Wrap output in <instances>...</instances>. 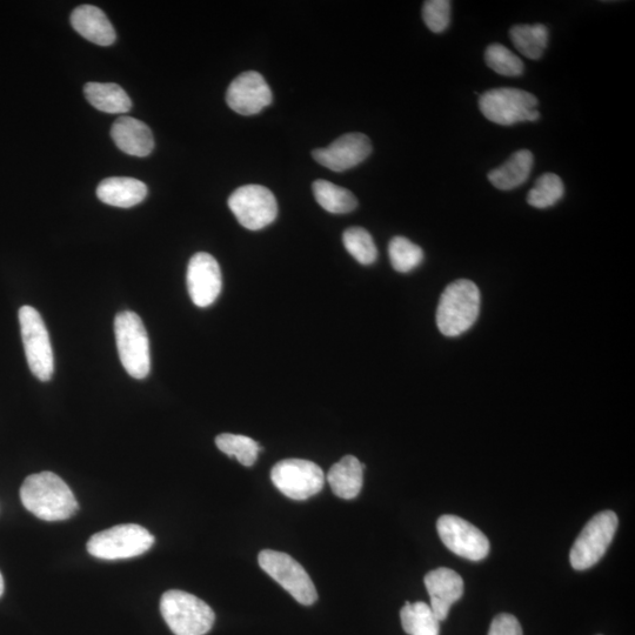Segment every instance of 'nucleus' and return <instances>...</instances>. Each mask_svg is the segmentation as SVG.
<instances>
[{
  "label": "nucleus",
  "mask_w": 635,
  "mask_h": 635,
  "mask_svg": "<svg viewBox=\"0 0 635 635\" xmlns=\"http://www.w3.org/2000/svg\"><path fill=\"white\" fill-rule=\"evenodd\" d=\"M26 510L45 521L66 520L78 511L75 494L68 484L52 472L32 474L20 489Z\"/></svg>",
  "instance_id": "obj_1"
},
{
  "label": "nucleus",
  "mask_w": 635,
  "mask_h": 635,
  "mask_svg": "<svg viewBox=\"0 0 635 635\" xmlns=\"http://www.w3.org/2000/svg\"><path fill=\"white\" fill-rule=\"evenodd\" d=\"M480 291L467 279H458L441 294L437 325L446 337H458L476 324L480 312Z\"/></svg>",
  "instance_id": "obj_2"
},
{
  "label": "nucleus",
  "mask_w": 635,
  "mask_h": 635,
  "mask_svg": "<svg viewBox=\"0 0 635 635\" xmlns=\"http://www.w3.org/2000/svg\"><path fill=\"white\" fill-rule=\"evenodd\" d=\"M160 612L176 635H205L215 625L216 614L193 594L171 590L160 599Z\"/></svg>",
  "instance_id": "obj_3"
},
{
  "label": "nucleus",
  "mask_w": 635,
  "mask_h": 635,
  "mask_svg": "<svg viewBox=\"0 0 635 635\" xmlns=\"http://www.w3.org/2000/svg\"><path fill=\"white\" fill-rule=\"evenodd\" d=\"M120 362L132 378L144 379L151 370L149 337L138 314L125 311L115 320Z\"/></svg>",
  "instance_id": "obj_4"
},
{
  "label": "nucleus",
  "mask_w": 635,
  "mask_h": 635,
  "mask_svg": "<svg viewBox=\"0 0 635 635\" xmlns=\"http://www.w3.org/2000/svg\"><path fill=\"white\" fill-rule=\"evenodd\" d=\"M479 108L487 120L501 126L537 122L540 117L537 97L520 89L486 91L479 98Z\"/></svg>",
  "instance_id": "obj_5"
},
{
  "label": "nucleus",
  "mask_w": 635,
  "mask_h": 635,
  "mask_svg": "<svg viewBox=\"0 0 635 635\" xmlns=\"http://www.w3.org/2000/svg\"><path fill=\"white\" fill-rule=\"evenodd\" d=\"M155 544V537L143 526L119 525L99 532L88 543L92 557L103 560L130 559L142 556Z\"/></svg>",
  "instance_id": "obj_6"
},
{
  "label": "nucleus",
  "mask_w": 635,
  "mask_h": 635,
  "mask_svg": "<svg viewBox=\"0 0 635 635\" xmlns=\"http://www.w3.org/2000/svg\"><path fill=\"white\" fill-rule=\"evenodd\" d=\"M618 524V516L613 511L600 512L588 521L571 550L574 570L585 571L598 564L610 547Z\"/></svg>",
  "instance_id": "obj_7"
},
{
  "label": "nucleus",
  "mask_w": 635,
  "mask_h": 635,
  "mask_svg": "<svg viewBox=\"0 0 635 635\" xmlns=\"http://www.w3.org/2000/svg\"><path fill=\"white\" fill-rule=\"evenodd\" d=\"M259 566L289 592L299 604L311 606L316 603L318 593L309 573L289 554L265 550L259 553Z\"/></svg>",
  "instance_id": "obj_8"
},
{
  "label": "nucleus",
  "mask_w": 635,
  "mask_h": 635,
  "mask_svg": "<svg viewBox=\"0 0 635 635\" xmlns=\"http://www.w3.org/2000/svg\"><path fill=\"white\" fill-rule=\"evenodd\" d=\"M20 331L30 370L42 381H49L55 371L48 329L36 309L23 306L19 310Z\"/></svg>",
  "instance_id": "obj_9"
},
{
  "label": "nucleus",
  "mask_w": 635,
  "mask_h": 635,
  "mask_svg": "<svg viewBox=\"0 0 635 635\" xmlns=\"http://www.w3.org/2000/svg\"><path fill=\"white\" fill-rule=\"evenodd\" d=\"M271 480L287 498L306 500L323 490L325 474L310 460L285 459L273 466Z\"/></svg>",
  "instance_id": "obj_10"
},
{
  "label": "nucleus",
  "mask_w": 635,
  "mask_h": 635,
  "mask_svg": "<svg viewBox=\"0 0 635 635\" xmlns=\"http://www.w3.org/2000/svg\"><path fill=\"white\" fill-rule=\"evenodd\" d=\"M229 207L240 225L258 231L271 225L278 216V203L273 193L262 185H245L232 193Z\"/></svg>",
  "instance_id": "obj_11"
},
{
  "label": "nucleus",
  "mask_w": 635,
  "mask_h": 635,
  "mask_svg": "<svg viewBox=\"0 0 635 635\" xmlns=\"http://www.w3.org/2000/svg\"><path fill=\"white\" fill-rule=\"evenodd\" d=\"M437 530L444 545L457 556L472 561L489 556V539L469 521L447 514L438 519Z\"/></svg>",
  "instance_id": "obj_12"
},
{
  "label": "nucleus",
  "mask_w": 635,
  "mask_h": 635,
  "mask_svg": "<svg viewBox=\"0 0 635 635\" xmlns=\"http://www.w3.org/2000/svg\"><path fill=\"white\" fill-rule=\"evenodd\" d=\"M186 283L193 304L207 307L215 303L223 287L216 258L205 252L195 254L187 266Z\"/></svg>",
  "instance_id": "obj_13"
},
{
  "label": "nucleus",
  "mask_w": 635,
  "mask_h": 635,
  "mask_svg": "<svg viewBox=\"0 0 635 635\" xmlns=\"http://www.w3.org/2000/svg\"><path fill=\"white\" fill-rule=\"evenodd\" d=\"M372 144L363 133H349L312 152L314 160L334 172H344L362 164L370 157Z\"/></svg>",
  "instance_id": "obj_14"
},
{
  "label": "nucleus",
  "mask_w": 635,
  "mask_h": 635,
  "mask_svg": "<svg viewBox=\"0 0 635 635\" xmlns=\"http://www.w3.org/2000/svg\"><path fill=\"white\" fill-rule=\"evenodd\" d=\"M226 102L239 115L253 116L272 103V91L260 73L247 71L233 80Z\"/></svg>",
  "instance_id": "obj_15"
},
{
  "label": "nucleus",
  "mask_w": 635,
  "mask_h": 635,
  "mask_svg": "<svg viewBox=\"0 0 635 635\" xmlns=\"http://www.w3.org/2000/svg\"><path fill=\"white\" fill-rule=\"evenodd\" d=\"M424 581L431 610L441 623L449 616L452 605L463 597L464 580L450 568L440 567L427 573Z\"/></svg>",
  "instance_id": "obj_16"
},
{
  "label": "nucleus",
  "mask_w": 635,
  "mask_h": 635,
  "mask_svg": "<svg viewBox=\"0 0 635 635\" xmlns=\"http://www.w3.org/2000/svg\"><path fill=\"white\" fill-rule=\"evenodd\" d=\"M111 137L126 155L146 157L155 149V138L150 127L136 118H118L112 125Z\"/></svg>",
  "instance_id": "obj_17"
},
{
  "label": "nucleus",
  "mask_w": 635,
  "mask_h": 635,
  "mask_svg": "<svg viewBox=\"0 0 635 635\" xmlns=\"http://www.w3.org/2000/svg\"><path fill=\"white\" fill-rule=\"evenodd\" d=\"M71 24L80 36L99 46L116 42V30L103 10L93 5L79 6L71 15Z\"/></svg>",
  "instance_id": "obj_18"
},
{
  "label": "nucleus",
  "mask_w": 635,
  "mask_h": 635,
  "mask_svg": "<svg viewBox=\"0 0 635 635\" xmlns=\"http://www.w3.org/2000/svg\"><path fill=\"white\" fill-rule=\"evenodd\" d=\"M146 196L147 186L135 178H108L97 187V197L104 204L122 207V209H129L142 203Z\"/></svg>",
  "instance_id": "obj_19"
},
{
  "label": "nucleus",
  "mask_w": 635,
  "mask_h": 635,
  "mask_svg": "<svg viewBox=\"0 0 635 635\" xmlns=\"http://www.w3.org/2000/svg\"><path fill=\"white\" fill-rule=\"evenodd\" d=\"M365 465L353 456H346L331 467L327 483L337 497L351 500L359 496L364 484Z\"/></svg>",
  "instance_id": "obj_20"
},
{
  "label": "nucleus",
  "mask_w": 635,
  "mask_h": 635,
  "mask_svg": "<svg viewBox=\"0 0 635 635\" xmlns=\"http://www.w3.org/2000/svg\"><path fill=\"white\" fill-rule=\"evenodd\" d=\"M533 153L528 150L514 152L507 162L489 173V180L501 191H510L523 185L533 169Z\"/></svg>",
  "instance_id": "obj_21"
},
{
  "label": "nucleus",
  "mask_w": 635,
  "mask_h": 635,
  "mask_svg": "<svg viewBox=\"0 0 635 635\" xmlns=\"http://www.w3.org/2000/svg\"><path fill=\"white\" fill-rule=\"evenodd\" d=\"M84 95L93 108L112 115L129 112L132 108L130 97L118 84L88 83L84 86Z\"/></svg>",
  "instance_id": "obj_22"
},
{
  "label": "nucleus",
  "mask_w": 635,
  "mask_h": 635,
  "mask_svg": "<svg viewBox=\"0 0 635 635\" xmlns=\"http://www.w3.org/2000/svg\"><path fill=\"white\" fill-rule=\"evenodd\" d=\"M312 189L318 204L333 215H344L357 209V198L342 186L327 180H317L313 183Z\"/></svg>",
  "instance_id": "obj_23"
},
{
  "label": "nucleus",
  "mask_w": 635,
  "mask_h": 635,
  "mask_svg": "<svg viewBox=\"0 0 635 635\" xmlns=\"http://www.w3.org/2000/svg\"><path fill=\"white\" fill-rule=\"evenodd\" d=\"M401 626L410 635H439L440 621L434 616L430 605L409 601L400 611Z\"/></svg>",
  "instance_id": "obj_24"
},
{
  "label": "nucleus",
  "mask_w": 635,
  "mask_h": 635,
  "mask_svg": "<svg viewBox=\"0 0 635 635\" xmlns=\"http://www.w3.org/2000/svg\"><path fill=\"white\" fill-rule=\"evenodd\" d=\"M514 48L528 59L538 60L544 55L548 43V30L543 24L516 25L510 31Z\"/></svg>",
  "instance_id": "obj_25"
},
{
  "label": "nucleus",
  "mask_w": 635,
  "mask_h": 635,
  "mask_svg": "<svg viewBox=\"0 0 635 635\" xmlns=\"http://www.w3.org/2000/svg\"><path fill=\"white\" fill-rule=\"evenodd\" d=\"M216 445L220 451L229 457L237 458L239 463L246 467L256 464L258 454L263 450L256 440L232 433L220 434L216 438Z\"/></svg>",
  "instance_id": "obj_26"
},
{
  "label": "nucleus",
  "mask_w": 635,
  "mask_h": 635,
  "mask_svg": "<svg viewBox=\"0 0 635 635\" xmlns=\"http://www.w3.org/2000/svg\"><path fill=\"white\" fill-rule=\"evenodd\" d=\"M565 195L563 180L554 173H544L537 179L527 196V203L536 209H548L556 205Z\"/></svg>",
  "instance_id": "obj_27"
},
{
  "label": "nucleus",
  "mask_w": 635,
  "mask_h": 635,
  "mask_svg": "<svg viewBox=\"0 0 635 635\" xmlns=\"http://www.w3.org/2000/svg\"><path fill=\"white\" fill-rule=\"evenodd\" d=\"M347 252L362 265H372L378 258V250L369 231L362 227H351L343 236Z\"/></svg>",
  "instance_id": "obj_28"
},
{
  "label": "nucleus",
  "mask_w": 635,
  "mask_h": 635,
  "mask_svg": "<svg viewBox=\"0 0 635 635\" xmlns=\"http://www.w3.org/2000/svg\"><path fill=\"white\" fill-rule=\"evenodd\" d=\"M389 256L393 269L409 273L423 263L424 252L417 244L405 237H396L389 245Z\"/></svg>",
  "instance_id": "obj_29"
},
{
  "label": "nucleus",
  "mask_w": 635,
  "mask_h": 635,
  "mask_svg": "<svg viewBox=\"0 0 635 635\" xmlns=\"http://www.w3.org/2000/svg\"><path fill=\"white\" fill-rule=\"evenodd\" d=\"M485 62L491 70L501 76L518 77L524 72L521 59L501 44H492L486 49Z\"/></svg>",
  "instance_id": "obj_30"
},
{
  "label": "nucleus",
  "mask_w": 635,
  "mask_h": 635,
  "mask_svg": "<svg viewBox=\"0 0 635 635\" xmlns=\"http://www.w3.org/2000/svg\"><path fill=\"white\" fill-rule=\"evenodd\" d=\"M424 22L432 32H444L451 23V2L449 0H429L423 6Z\"/></svg>",
  "instance_id": "obj_31"
},
{
  "label": "nucleus",
  "mask_w": 635,
  "mask_h": 635,
  "mask_svg": "<svg viewBox=\"0 0 635 635\" xmlns=\"http://www.w3.org/2000/svg\"><path fill=\"white\" fill-rule=\"evenodd\" d=\"M489 635H524L523 628L516 617L511 614H499L492 621Z\"/></svg>",
  "instance_id": "obj_32"
},
{
  "label": "nucleus",
  "mask_w": 635,
  "mask_h": 635,
  "mask_svg": "<svg viewBox=\"0 0 635 635\" xmlns=\"http://www.w3.org/2000/svg\"><path fill=\"white\" fill-rule=\"evenodd\" d=\"M4 593V579L2 573H0V597L3 596Z\"/></svg>",
  "instance_id": "obj_33"
}]
</instances>
